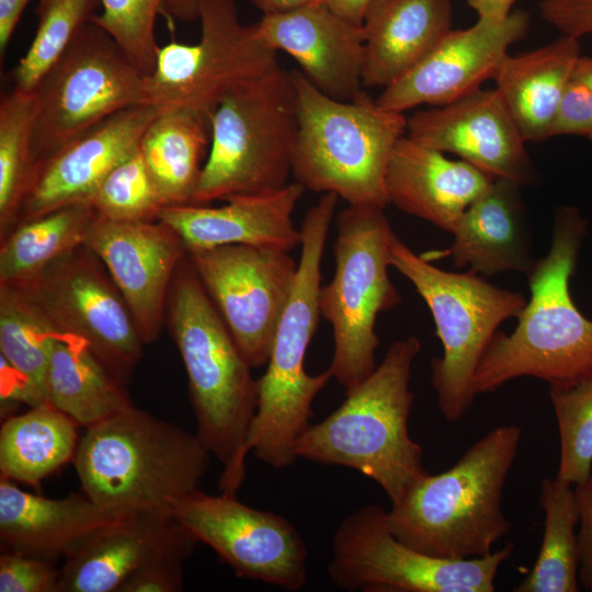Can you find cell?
Returning a JSON list of instances; mask_svg holds the SVG:
<instances>
[{"mask_svg":"<svg viewBox=\"0 0 592 592\" xmlns=\"http://www.w3.org/2000/svg\"><path fill=\"white\" fill-rule=\"evenodd\" d=\"M291 76L298 113L295 181L305 190L334 193L349 205L386 208L388 164L407 134L403 113L382 106L363 90L340 101L319 91L300 70Z\"/></svg>","mask_w":592,"mask_h":592,"instance_id":"cell-7","label":"cell"},{"mask_svg":"<svg viewBox=\"0 0 592 592\" xmlns=\"http://www.w3.org/2000/svg\"><path fill=\"white\" fill-rule=\"evenodd\" d=\"M84 246L119 289L145 344L155 342L174 274L187 255L181 238L158 219L116 221L95 215Z\"/></svg>","mask_w":592,"mask_h":592,"instance_id":"cell-18","label":"cell"},{"mask_svg":"<svg viewBox=\"0 0 592 592\" xmlns=\"http://www.w3.org/2000/svg\"><path fill=\"white\" fill-rule=\"evenodd\" d=\"M568 135L592 141V91L572 78L550 129V138Z\"/></svg>","mask_w":592,"mask_h":592,"instance_id":"cell-42","label":"cell"},{"mask_svg":"<svg viewBox=\"0 0 592 592\" xmlns=\"http://www.w3.org/2000/svg\"><path fill=\"white\" fill-rule=\"evenodd\" d=\"M187 257L250 366H266L298 263L288 252L247 244Z\"/></svg>","mask_w":592,"mask_h":592,"instance_id":"cell-16","label":"cell"},{"mask_svg":"<svg viewBox=\"0 0 592 592\" xmlns=\"http://www.w3.org/2000/svg\"><path fill=\"white\" fill-rule=\"evenodd\" d=\"M338 200L334 193L322 194L303 219L294 287L276 327L266 369L257 379L258 405L247 447L275 469L296 460L294 446L310 424L314 400L333 378L329 368L308 374L305 357L320 316L321 261Z\"/></svg>","mask_w":592,"mask_h":592,"instance_id":"cell-5","label":"cell"},{"mask_svg":"<svg viewBox=\"0 0 592 592\" xmlns=\"http://www.w3.org/2000/svg\"><path fill=\"white\" fill-rule=\"evenodd\" d=\"M196 539L167 509L127 512L92 531L64 556L58 592H118L162 551Z\"/></svg>","mask_w":592,"mask_h":592,"instance_id":"cell-21","label":"cell"},{"mask_svg":"<svg viewBox=\"0 0 592 592\" xmlns=\"http://www.w3.org/2000/svg\"><path fill=\"white\" fill-rule=\"evenodd\" d=\"M100 8L101 0H39L36 32L13 71V88L33 91Z\"/></svg>","mask_w":592,"mask_h":592,"instance_id":"cell-37","label":"cell"},{"mask_svg":"<svg viewBox=\"0 0 592 592\" xmlns=\"http://www.w3.org/2000/svg\"><path fill=\"white\" fill-rule=\"evenodd\" d=\"M31 0H0V58H4L16 25Z\"/></svg>","mask_w":592,"mask_h":592,"instance_id":"cell-45","label":"cell"},{"mask_svg":"<svg viewBox=\"0 0 592 592\" xmlns=\"http://www.w3.org/2000/svg\"><path fill=\"white\" fill-rule=\"evenodd\" d=\"M53 562L8 550L0 557V592H58Z\"/></svg>","mask_w":592,"mask_h":592,"instance_id":"cell-41","label":"cell"},{"mask_svg":"<svg viewBox=\"0 0 592 592\" xmlns=\"http://www.w3.org/2000/svg\"><path fill=\"white\" fill-rule=\"evenodd\" d=\"M170 511L237 577L292 592L306 585V544L285 517L249 506L236 496H213L201 489L174 501Z\"/></svg>","mask_w":592,"mask_h":592,"instance_id":"cell-15","label":"cell"},{"mask_svg":"<svg viewBox=\"0 0 592 592\" xmlns=\"http://www.w3.org/2000/svg\"><path fill=\"white\" fill-rule=\"evenodd\" d=\"M572 79L592 91V56L581 55L576 64Z\"/></svg>","mask_w":592,"mask_h":592,"instance_id":"cell-49","label":"cell"},{"mask_svg":"<svg viewBox=\"0 0 592 592\" xmlns=\"http://www.w3.org/2000/svg\"><path fill=\"white\" fill-rule=\"evenodd\" d=\"M127 512L106 510L83 494L61 499L26 492L1 478L0 538L11 551L53 562L92 531Z\"/></svg>","mask_w":592,"mask_h":592,"instance_id":"cell-27","label":"cell"},{"mask_svg":"<svg viewBox=\"0 0 592 592\" xmlns=\"http://www.w3.org/2000/svg\"><path fill=\"white\" fill-rule=\"evenodd\" d=\"M210 144L193 205L287 185L298 134L296 90L281 67L231 90L209 116Z\"/></svg>","mask_w":592,"mask_h":592,"instance_id":"cell-8","label":"cell"},{"mask_svg":"<svg viewBox=\"0 0 592 592\" xmlns=\"http://www.w3.org/2000/svg\"><path fill=\"white\" fill-rule=\"evenodd\" d=\"M521 187L494 179L460 215L451 232V247L439 254L451 257L456 267L468 266L483 276L503 272L527 275L535 260Z\"/></svg>","mask_w":592,"mask_h":592,"instance_id":"cell-25","label":"cell"},{"mask_svg":"<svg viewBox=\"0 0 592 592\" xmlns=\"http://www.w3.org/2000/svg\"><path fill=\"white\" fill-rule=\"evenodd\" d=\"M406 135L456 155L494 179L520 186L537 181L526 140L494 88H480L453 103L414 112L407 118Z\"/></svg>","mask_w":592,"mask_h":592,"instance_id":"cell-19","label":"cell"},{"mask_svg":"<svg viewBox=\"0 0 592 592\" xmlns=\"http://www.w3.org/2000/svg\"><path fill=\"white\" fill-rule=\"evenodd\" d=\"M390 265L412 283L428 305L443 355L431 363L437 408L447 422L464 418L477 396L479 362L506 319L516 318L526 300L521 293L494 286L471 271L447 272L414 253L396 234Z\"/></svg>","mask_w":592,"mask_h":592,"instance_id":"cell-9","label":"cell"},{"mask_svg":"<svg viewBox=\"0 0 592 592\" xmlns=\"http://www.w3.org/2000/svg\"><path fill=\"white\" fill-rule=\"evenodd\" d=\"M420 350L415 335L394 342L333 412L300 434L296 457L357 470L378 483L391 504L398 502L428 473L408 428L412 364Z\"/></svg>","mask_w":592,"mask_h":592,"instance_id":"cell-4","label":"cell"},{"mask_svg":"<svg viewBox=\"0 0 592 592\" xmlns=\"http://www.w3.org/2000/svg\"><path fill=\"white\" fill-rule=\"evenodd\" d=\"M18 287L41 305L62 335L84 342L126 384L145 342L119 289L90 249H75Z\"/></svg>","mask_w":592,"mask_h":592,"instance_id":"cell-14","label":"cell"},{"mask_svg":"<svg viewBox=\"0 0 592 592\" xmlns=\"http://www.w3.org/2000/svg\"><path fill=\"white\" fill-rule=\"evenodd\" d=\"M516 0H466L479 18L504 19Z\"/></svg>","mask_w":592,"mask_h":592,"instance_id":"cell-47","label":"cell"},{"mask_svg":"<svg viewBox=\"0 0 592 592\" xmlns=\"http://www.w3.org/2000/svg\"><path fill=\"white\" fill-rule=\"evenodd\" d=\"M34 93L13 88L0 99V235L13 227L32 175L35 158Z\"/></svg>","mask_w":592,"mask_h":592,"instance_id":"cell-35","label":"cell"},{"mask_svg":"<svg viewBox=\"0 0 592 592\" xmlns=\"http://www.w3.org/2000/svg\"><path fill=\"white\" fill-rule=\"evenodd\" d=\"M209 458L196 434L130 406L86 428L72 462L88 498L132 512L170 510L200 489Z\"/></svg>","mask_w":592,"mask_h":592,"instance_id":"cell-6","label":"cell"},{"mask_svg":"<svg viewBox=\"0 0 592 592\" xmlns=\"http://www.w3.org/2000/svg\"><path fill=\"white\" fill-rule=\"evenodd\" d=\"M384 209L349 205L339 213L334 275L319 291L320 315L330 322L334 340L328 368L345 390L376 368L377 316L400 303L388 275L395 232Z\"/></svg>","mask_w":592,"mask_h":592,"instance_id":"cell-10","label":"cell"},{"mask_svg":"<svg viewBox=\"0 0 592 592\" xmlns=\"http://www.w3.org/2000/svg\"><path fill=\"white\" fill-rule=\"evenodd\" d=\"M158 113L147 104L123 110L37 160L13 227L65 206L89 204L104 178L138 149Z\"/></svg>","mask_w":592,"mask_h":592,"instance_id":"cell-20","label":"cell"},{"mask_svg":"<svg viewBox=\"0 0 592 592\" xmlns=\"http://www.w3.org/2000/svg\"><path fill=\"white\" fill-rule=\"evenodd\" d=\"M62 335L41 305L23 288L0 284V355L20 378L19 397L31 407L46 403L50 348Z\"/></svg>","mask_w":592,"mask_h":592,"instance_id":"cell-32","label":"cell"},{"mask_svg":"<svg viewBox=\"0 0 592 592\" xmlns=\"http://www.w3.org/2000/svg\"><path fill=\"white\" fill-rule=\"evenodd\" d=\"M539 506L545 522L538 556L530 573L512 591L577 592L580 558L574 489L556 478H545L540 482Z\"/></svg>","mask_w":592,"mask_h":592,"instance_id":"cell-34","label":"cell"},{"mask_svg":"<svg viewBox=\"0 0 592 592\" xmlns=\"http://www.w3.org/2000/svg\"><path fill=\"white\" fill-rule=\"evenodd\" d=\"M196 539L178 544L135 571L118 592H179L183 590V565L193 554Z\"/></svg>","mask_w":592,"mask_h":592,"instance_id":"cell-40","label":"cell"},{"mask_svg":"<svg viewBox=\"0 0 592 592\" xmlns=\"http://www.w3.org/2000/svg\"><path fill=\"white\" fill-rule=\"evenodd\" d=\"M573 489L579 514V583L592 592V474Z\"/></svg>","mask_w":592,"mask_h":592,"instance_id":"cell-44","label":"cell"},{"mask_svg":"<svg viewBox=\"0 0 592 592\" xmlns=\"http://www.w3.org/2000/svg\"><path fill=\"white\" fill-rule=\"evenodd\" d=\"M560 453L556 479L576 486L587 480L592 467V377L566 388L549 387Z\"/></svg>","mask_w":592,"mask_h":592,"instance_id":"cell-38","label":"cell"},{"mask_svg":"<svg viewBox=\"0 0 592 592\" xmlns=\"http://www.w3.org/2000/svg\"><path fill=\"white\" fill-rule=\"evenodd\" d=\"M254 25L269 46L292 56L303 75L326 95L349 101L362 91V26L318 2L263 15Z\"/></svg>","mask_w":592,"mask_h":592,"instance_id":"cell-22","label":"cell"},{"mask_svg":"<svg viewBox=\"0 0 592 592\" xmlns=\"http://www.w3.org/2000/svg\"><path fill=\"white\" fill-rule=\"evenodd\" d=\"M304 192L294 181L271 192L231 196L221 206H168L158 220L177 232L187 252L229 244L289 252L301 244L292 214Z\"/></svg>","mask_w":592,"mask_h":592,"instance_id":"cell-23","label":"cell"},{"mask_svg":"<svg viewBox=\"0 0 592 592\" xmlns=\"http://www.w3.org/2000/svg\"><path fill=\"white\" fill-rule=\"evenodd\" d=\"M263 15L292 11L311 3L316 0H250Z\"/></svg>","mask_w":592,"mask_h":592,"instance_id":"cell-48","label":"cell"},{"mask_svg":"<svg viewBox=\"0 0 592 592\" xmlns=\"http://www.w3.org/2000/svg\"><path fill=\"white\" fill-rule=\"evenodd\" d=\"M530 30V14L511 12L504 19L478 18L467 29L451 30L407 75L385 88L376 101L403 113L419 105L453 103L493 80L511 45Z\"/></svg>","mask_w":592,"mask_h":592,"instance_id":"cell-17","label":"cell"},{"mask_svg":"<svg viewBox=\"0 0 592 592\" xmlns=\"http://www.w3.org/2000/svg\"><path fill=\"white\" fill-rule=\"evenodd\" d=\"M79 426L48 403L31 407L3 422L0 430L1 478L37 486L73 460Z\"/></svg>","mask_w":592,"mask_h":592,"instance_id":"cell-31","label":"cell"},{"mask_svg":"<svg viewBox=\"0 0 592 592\" xmlns=\"http://www.w3.org/2000/svg\"><path fill=\"white\" fill-rule=\"evenodd\" d=\"M163 12L182 22H192L198 20V3L197 0H101V12L92 22L114 39L138 70L148 76L160 47L156 21Z\"/></svg>","mask_w":592,"mask_h":592,"instance_id":"cell-36","label":"cell"},{"mask_svg":"<svg viewBox=\"0 0 592 592\" xmlns=\"http://www.w3.org/2000/svg\"><path fill=\"white\" fill-rule=\"evenodd\" d=\"M210 144L209 117L189 110L159 111L139 151L166 204H192Z\"/></svg>","mask_w":592,"mask_h":592,"instance_id":"cell-30","label":"cell"},{"mask_svg":"<svg viewBox=\"0 0 592 592\" xmlns=\"http://www.w3.org/2000/svg\"><path fill=\"white\" fill-rule=\"evenodd\" d=\"M451 0H372L363 19L362 83L387 88L452 30Z\"/></svg>","mask_w":592,"mask_h":592,"instance_id":"cell-26","label":"cell"},{"mask_svg":"<svg viewBox=\"0 0 592 592\" xmlns=\"http://www.w3.org/2000/svg\"><path fill=\"white\" fill-rule=\"evenodd\" d=\"M166 320L186 372L195 434L221 464V493L236 496L246 477L258 382L187 255L174 274Z\"/></svg>","mask_w":592,"mask_h":592,"instance_id":"cell-1","label":"cell"},{"mask_svg":"<svg viewBox=\"0 0 592 592\" xmlns=\"http://www.w3.org/2000/svg\"><path fill=\"white\" fill-rule=\"evenodd\" d=\"M521 436L519 425L498 426L445 471L424 474L387 511L392 534L437 558L490 555L512 527L502 511V493Z\"/></svg>","mask_w":592,"mask_h":592,"instance_id":"cell-3","label":"cell"},{"mask_svg":"<svg viewBox=\"0 0 592 592\" xmlns=\"http://www.w3.org/2000/svg\"><path fill=\"white\" fill-rule=\"evenodd\" d=\"M513 549L514 543H509L478 558L429 556L392 534L384 508L367 504L337 527L327 572L345 591L493 592L498 570Z\"/></svg>","mask_w":592,"mask_h":592,"instance_id":"cell-12","label":"cell"},{"mask_svg":"<svg viewBox=\"0 0 592 592\" xmlns=\"http://www.w3.org/2000/svg\"><path fill=\"white\" fill-rule=\"evenodd\" d=\"M94 217L90 204H75L15 225L1 238L0 284L23 285L84 246Z\"/></svg>","mask_w":592,"mask_h":592,"instance_id":"cell-33","label":"cell"},{"mask_svg":"<svg viewBox=\"0 0 592 592\" xmlns=\"http://www.w3.org/2000/svg\"><path fill=\"white\" fill-rule=\"evenodd\" d=\"M45 401L89 428L133 406L124 385L79 339L60 335L50 348Z\"/></svg>","mask_w":592,"mask_h":592,"instance_id":"cell-29","label":"cell"},{"mask_svg":"<svg viewBox=\"0 0 592 592\" xmlns=\"http://www.w3.org/2000/svg\"><path fill=\"white\" fill-rule=\"evenodd\" d=\"M89 204L96 216L116 221L157 220L166 207L139 147L104 178Z\"/></svg>","mask_w":592,"mask_h":592,"instance_id":"cell-39","label":"cell"},{"mask_svg":"<svg viewBox=\"0 0 592 592\" xmlns=\"http://www.w3.org/2000/svg\"><path fill=\"white\" fill-rule=\"evenodd\" d=\"M145 75L90 22L32 91L35 162L107 117L143 105Z\"/></svg>","mask_w":592,"mask_h":592,"instance_id":"cell-13","label":"cell"},{"mask_svg":"<svg viewBox=\"0 0 592 592\" xmlns=\"http://www.w3.org/2000/svg\"><path fill=\"white\" fill-rule=\"evenodd\" d=\"M372 0H316L349 22L362 26Z\"/></svg>","mask_w":592,"mask_h":592,"instance_id":"cell-46","label":"cell"},{"mask_svg":"<svg viewBox=\"0 0 592 592\" xmlns=\"http://www.w3.org/2000/svg\"><path fill=\"white\" fill-rule=\"evenodd\" d=\"M494 178L407 135L396 145L386 175L389 204L452 232L466 208Z\"/></svg>","mask_w":592,"mask_h":592,"instance_id":"cell-24","label":"cell"},{"mask_svg":"<svg viewBox=\"0 0 592 592\" xmlns=\"http://www.w3.org/2000/svg\"><path fill=\"white\" fill-rule=\"evenodd\" d=\"M587 223L571 206L557 209L551 246L526 275L530 300L512 333L497 331L477 367V395L523 376L566 389L592 377V321L572 301L569 282Z\"/></svg>","mask_w":592,"mask_h":592,"instance_id":"cell-2","label":"cell"},{"mask_svg":"<svg viewBox=\"0 0 592 592\" xmlns=\"http://www.w3.org/2000/svg\"><path fill=\"white\" fill-rule=\"evenodd\" d=\"M201 37L195 44L170 42L159 47L145 76L144 102L164 110L206 116L231 90L280 67L277 52L243 25L235 0H197Z\"/></svg>","mask_w":592,"mask_h":592,"instance_id":"cell-11","label":"cell"},{"mask_svg":"<svg viewBox=\"0 0 592 592\" xmlns=\"http://www.w3.org/2000/svg\"><path fill=\"white\" fill-rule=\"evenodd\" d=\"M538 7L540 16L561 34H592V0H540Z\"/></svg>","mask_w":592,"mask_h":592,"instance_id":"cell-43","label":"cell"},{"mask_svg":"<svg viewBox=\"0 0 592 592\" xmlns=\"http://www.w3.org/2000/svg\"><path fill=\"white\" fill-rule=\"evenodd\" d=\"M581 56L580 38L561 34L547 45L506 55L493 81L527 141L550 138L565 91Z\"/></svg>","mask_w":592,"mask_h":592,"instance_id":"cell-28","label":"cell"}]
</instances>
